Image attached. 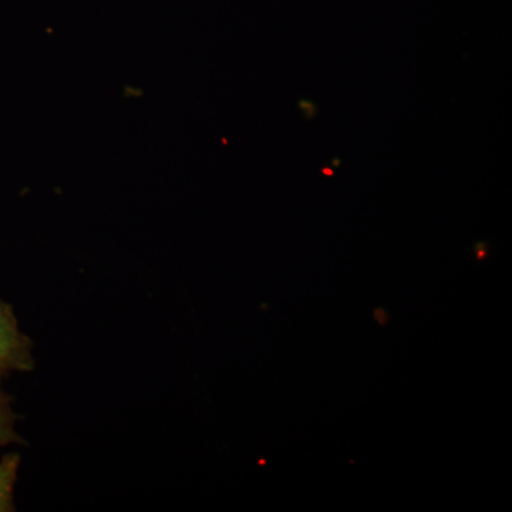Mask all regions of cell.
<instances>
[{
    "instance_id": "6da1fadb",
    "label": "cell",
    "mask_w": 512,
    "mask_h": 512,
    "mask_svg": "<svg viewBox=\"0 0 512 512\" xmlns=\"http://www.w3.org/2000/svg\"><path fill=\"white\" fill-rule=\"evenodd\" d=\"M32 348V340L19 329L12 306L0 301V379L12 372L33 370Z\"/></svg>"
},
{
    "instance_id": "3957f363",
    "label": "cell",
    "mask_w": 512,
    "mask_h": 512,
    "mask_svg": "<svg viewBox=\"0 0 512 512\" xmlns=\"http://www.w3.org/2000/svg\"><path fill=\"white\" fill-rule=\"evenodd\" d=\"M18 414L13 412L12 397L0 386V447L9 444H25V440L16 433L15 424Z\"/></svg>"
},
{
    "instance_id": "7a4b0ae2",
    "label": "cell",
    "mask_w": 512,
    "mask_h": 512,
    "mask_svg": "<svg viewBox=\"0 0 512 512\" xmlns=\"http://www.w3.org/2000/svg\"><path fill=\"white\" fill-rule=\"evenodd\" d=\"M20 454L8 453L0 460V512L16 510L13 494L18 480Z\"/></svg>"
}]
</instances>
